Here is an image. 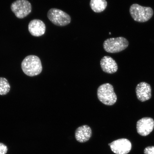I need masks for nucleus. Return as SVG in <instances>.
<instances>
[{
    "label": "nucleus",
    "mask_w": 154,
    "mask_h": 154,
    "mask_svg": "<svg viewBox=\"0 0 154 154\" xmlns=\"http://www.w3.org/2000/svg\"><path fill=\"white\" fill-rule=\"evenodd\" d=\"M21 67L24 74L30 77L38 75L43 70L39 58L34 55H29L25 57L21 63Z\"/></svg>",
    "instance_id": "nucleus-1"
},
{
    "label": "nucleus",
    "mask_w": 154,
    "mask_h": 154,
    "mask_svg": "<svg viewBox=\"0 0 154 154\" xmlns=\"http://www.w3.org/2000/svg\"><path fill=\"white\" fill-rule=\"evenodd\" d=\"M98 99L104 104L108 106L114 105L116 102L117 96L111 84L106 83L102 85L98 88Z\"/></svg>",
    "instance_id": "nucleus-2"
},
{
    "label": "nucleus",
    "mask_w": 154,
    "mask_h": 154,
    "mask_svg": "<svg viewBox=\"0 0 154 154\" xmlns=\"http://www.w3.org/2000/svg\"><path fill=\"white\" fill-rule=\"evenodd\" d=\"M130 12L134 21L140 23L147 22L153 14V10L151 7L142 6L137 4L131 6Z\"/></svg>",
    "instance_id": "nucleus-3"
},
{
    "label": "nucleus",
    "mask_w": 154,
    "mask_h": 154,
    "mask_svg": "<svg viewBox=\"0 0 154 154\" xmlns=\"http://www.w3.org/2000/svg\"><path fill=\"white\" fill-rule=\"evenodd\" d=\"M128 42L126 38L119 37L106 40L103 42V47L107 52L115 53L124 51L128 48Z\"/></svg>",
    "instance_id": "nucleus-4"
},
{
    "label": "nucleus",
    "mask_w": 154,
    "mask_h": 154,
    "mask_svg": "<svg viewBox=\"0 0 154 154\" xmlns=\"http://www.w3.org/2000/svg\"><path fill=\"white\" fill-rule=\"evenodd\" d=\"M48 18L56 26H63L70 24L71 17L68 14L56 8L50 9L47 13Z\"/></svg>",
    "instance_id": "nucleus-5"
},
{
    "label": "nucleus",
    "mask_w": 154,
    "mask_h": 154,
    "mask_svg": "<svg viewBox=\"0 0 154 154\" xmlns=\"http://www.w3.org/2000/svg\"><path fill=\"white\" fill-rule=\"evenodd\" d=\"M11 9L17 18L23 19L31 12L32 7L27 0H17L11 5Z\"/></svg>",
    "instance_id": "nucleus-6"
},
{
    "label": "nucleus",
    "mask_w": 154,
    "mask_h": 154,
    "mask_svg": "<svg viewBox=\"0 0 154 154\" xmlns=\"http://www.w3.org/2000/svg\"><path fill=\"white\" fill-rule=\"evenodd\" d=\"M111 149L116 154H127L130 151L132 144L129 140L122 138L115 140L110 143Z\"/></svg>",
    "instance_id": "nucleus-7"
},
{
    "label": "nucleus",
    "mask_w": 154,
    "mask_h": 154,
    "mask_svg": "<svg viewBox=\"0 0 154 154\" xmlns=\"http://www.w3.org/2000/svg\"><path fill=\"white\" fill-rule=\"evenodd\" d=\"M154 128V121L151 117H144L137 123V130L140 135L146 136L152 132Z\"/></svg>",
    "instance_id": "nucleus-8"
},
{
    "label": "nucleus",
    "mask_w": 154,
    "mask_h": 154,
    "mask_svg": "<svg viewBox=\"0 0 154 154\" xmlns=\"http://www.w3.org/2000/svg\"><path fill=\"white\" fill-rule=\"evenodd\" d=\"M29 32L32 35L38 37L45 33L46 26L43 21L39 19H34L28 25Z\"/></svg>",
    "instance_id": "nucleus-9"
},
{
    "label": "nucleus",
    "mask_w": 154,
    "mask_h": 154,
    "mask_svg": "<svg viewBox=\"0 0 154 154\" xmlns=\"http://www.w3.org/2000/svg\"><path fill=\"white\" fill-rule=\"evenodd\" d=\"M136 92L138 99L141 102H144L151 99V88L149 84L141 82L136 86Z\"/></svg>",
    "instance_id": "nucleus-10"
},
{
    "label": "nucleus",
    "mask_w": 154,
    "mask_h": 154,
    "mask_svg": "<svg viewBox=\"0 0 154 154\" xmlns=\"http://www.w3.org/2000/svg\"><path fill=\"white\" fill-rule=\"evenodd\" d=\"M100 65L103 72L108 74H113L118 70L116 62L109 56H105L102 58L100 61Z\"/></svg>",
    "instance_id": "nucleus-11"
},
{
    "label": "nucleus",
    "mask_w": 154,
    "mask_h": 154,
    "mask_svg": "<svg viewBox=\"0 0 154 154\" xmlns=\"http://www.w3.org/2000/svg\"><path fill=\"white\" fill-rule=\"evenodd\" d=\"M92 136L91 128L88 125H84L79 127L75 132V137L77 141L84 143L89 140Z\"/></svg>",
    "instance_id": "nucleus-12"
},
{
    "label": "nucleus",
    "mask_w": 154,
    "mask_h": 154,
    "mask_svg": "<svg viewBox=\"0 0 154 154\" xmlns=\"http://www.w3.org/2000/svg\"><path fill=\"white\" fill-rule=\"evenodd\" d=\"M106 0H91L90 6L95 13H99L104 11L107 6Z\"/></svg>",
    "instance_id": "nucleus-13"
},
{
    "label": "nucleus",
    "mask_w": 154,
    "mask_h": 154,
    "mask_svg": "<svg viewBox=\"0 0 154 154\" xmlns=\"http://www.w3.org/2000/svg\"><path fill=\"white\" fill-rule=\"evenodd\" d=\"M11 89V86L6 79L0 77V95H7Z\"/></svg>",
    "instance_id": "nucleus-14"
},
{
    "label": "nucleus",
    "mask_w": 154,
    "mask_h": 154,
    "mask_svg": "<svg viewBox=\"0 0 154 154\" xmlns=\"http://www.w3.org/2000/svg\"><path fill=\"white\" fill-rule=\"evenodd\" d=\"M7 151V146L3 143H0V154H6Z\"/></svg>",
    "instance_id": "nucleus-15"
},
{
    "label": "nucleus",
    "mask_w": 154,
    "mask_h": 154,
    "mask_svg": "<svg viewBox=\"0 0 154 154\" xmlns=\"http://www.w3.org/2000/svg\"><path fill=\"white\" fill-rule=\"evenodd\" d=\"M144 154H154V146H149L144 150Z\"/></svg>",
    "instance_id": "nucleus-16"
},
{
    "label": "nucleus",
    "mask_w": 154,
    "mask_h": 154,
    "mask_svg": "<svg viewBox=\"0 0 154 154\" xmlns=\"http://www.w3.org/2000/svg\"><path fill=\"white\" fill-rule=\"evenodd\" d=\"M111 34L110 32H109V34Z\"/></svg>",
    "instance_id": "nucleus-17"
}]
</instances>
